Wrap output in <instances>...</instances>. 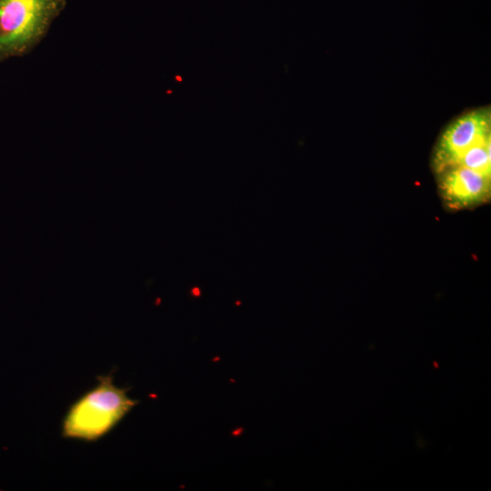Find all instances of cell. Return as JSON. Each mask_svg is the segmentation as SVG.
Instances as JSON below:
<instances>
[{"mask_svg": "<svg viewBox=\"0 0 491 491\" xmlns=\"http://www.w3.org/2000/svg\"><path fill=\"white\" fill-rule=\"evenodd\" d=\"M127 391L114 384L112 373L97 376V384L69 407L63 419L62 436L85 441L105 436L138 403Z\"/></svg>", "mask_w": 491, "mask_h": 491, "instance_id": "1", "label": "cell"}, {"mask_svg": "<svg viewBox=\"0 0 491 491\" xmlns=\"http://www.w3.org/2000/svg\"><path fill=\"white\" fill-rule=\"evenodd\" d=\"M68 0H0V65L29 55L45 38Z\"/></svg>", "mask_w": 491, "mask_h": 491, "instance_id": "2", "label": "cell"}, {"mask_svg": "<svg viewBox=\"0 0 491 491\" xmlns=\"http://www.w3.org/2000/svg\"><path fill=\"white\" fill-rule=\"evenodd\" d=\"M490 137V115L475 110L453 121L441 135L433 155L436 173L454 166L467 149Z\"/></svg>", "mask_w": 491, "mask_h": 491, "instance_id": "3", "label": "cell"}, {"mask_svg": "<svg viewBox=\"0 0 491 491\" xmlns=\"http://www.w3.org/2000/svg\"><path fill=\"white\" fill-rule=\"evenodd\" d=\"M439 194L450 209H464L486 202L490 195V175L454 165L439 173Z\"/></svg>", "mask_w": 491, "mask_h": 491, "instance_id": "4", "label": "cell"}, {"mask_svg": "<svg viewBox=\"0 0 491 491\" xmlns=\"http://www.w3.org/2000/svg\"><path fill=\"white\" fill-rule=\"evenodd\" d=\"M490 137L467 149L455 165H461L491 175Z\"/></svg>", "mask_w": 491, "mask_h": 491, "instance_id": "5", "label": "cell"}]
</instances>
